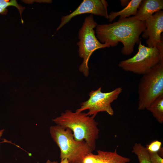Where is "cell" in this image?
I'll return each instance as SVG.
<instances>
[{
  "instance_id": "cell-16",
  "label": "cell",
  "mask_w": 163,
  "mask_h": 163,
  "mask_svg": "<svg viewBox=\"0 0 163 163\" xmlns=\"http://www.w3.org/2000/svg\"><path fill=\"white\" fill-rule=\"evenodd\" d=\"M161 144L160 141L155 140L147 145L146 148L148 151L158 153L161 148Z\"/></svg>"
},
{
  "instance_id": "cell-20",
  "label": "cell",
  "mask_w": 163,
  "mask_h": 163,
  "mask_svg": "<svg viewBox=\"0 0 163 163\" xmlns=\"http://www.w3.org/2000/svg\"><path fill=\"white\" fill-rule=\"evenodd\" d=\"M130 0H120L121 5L122 7H126L129 3Z\"/></svg>"
},
{
  "instance_id": "cell-2",
  "label": "cell",
  "mask_w": 163,
  "mask_h": 163,
  "mask_svg": "<svg viewBox=\"0 0 163 163\" xmlns=\"http://www.w3.org/2000/svg\"><path fill=\"white\" fill-rule=\"evenodd\" d=\"M95 116L67 110L52 121L57 125L70 129L75 140L85 141L93 151L96 148L100 131L98 123L94 119Z\"/></svg>"
},
{
  "instance_id": "cell-22",
  "label": "cell",
  "mask_w": 163,
  "mask_h": 163,
  "mask_svg": "<svg viewBox=\"0 0 163 163\" xmlns=\"http://www.w3.org/2000/svg\"><path fill=\"white\" fill-rule=\"evenodd\" d=\"M4 131V129L1 130H0V137H1L2 136Z\"/></svg>"
},
{
  "instance_id": "cell-6",
  "label": "cell",
  "mask_w": 163,
  "mask_h": 163,
  "mask_svg": "<svg viewBox=\"0 0 163 163\" xmlns=\"http://www.w3.org/2000/svg\"><path fill=\"white\" fill-rule=\"evenodd\" d=\"M138 49L133 57L120 62L119 67L125 71L143 75L160 63H163V53L156 47L146 46L140 41Z\"/></svg>"
},
{
  "instance_id": "cell-11",
  "label": "cell",
  "mask_w": 163,
  "mask_h": 163,
  "mask_svg": "<svg viewBox=\"0 0 163 163\" xmlns=\"http://www.w3.org/2000/svg\"><path fill=\"white\" fill-rule=\"evenodd\" d=\"M97 153L96 163H128L130 161V158L118 154L116 149L113 152L98 150Z\"/></svg>"
},
{
  "instance_id": "cell-21",
  "label": "cell",
  "mask_w": 163,
  "mask_h": 163,
  "mask_svg": "<svg viewBox=\"0 0 163 163\" xmlns=\"http://www.w3.org/2000/svg\"><path fill=\"white\" fill-rule=\"evenodd\" d=\"M8 12L6 8H3L0 7V14L2 15H6Z\"/></svg>"
},
{
  "instance_id": "cell-5",
  "label": "cell",
  "mask_w": 163,
  "mask_h": 163,
  "mask_svg": "<svg viewBox=\"0 0 163 163\" xmlns=\"http://www.w3.org/2000/svg\"><path fill=\"white\" fill-rule=\"evenodd\" d=\"M138 92L139 110L146 109L155 99L163 94V63H160L142 75Z\"/></svg>"
},
{
  "instance_id": "cell-8",
  "label": "cell",
  "mask_w": 163,
  "mask_h": 163,
  "mask_svg": "<svg viewBox=\"0 0 163 163\" xmlns=\"http://www.w3.org/2000/svg\"><path fill=\"white\" fill-rule=\"evenodd\" d=\"M146 28L142 37L147 39L146 44L149 47H156L159 49L163 46V11L156 12L145 21Z\"/></svg>"
},
{
  "instance_id": "cell-1",
  "label": "cell",
  "mask_w": 163,
  "mask_h": 163,
  "mask_svg": "<svg viewBox=\"0 0 163 163\" xmlns=\"http://www.w3.org/2000/svg\"><path fill=\"white\" fill-rule=\"evenodd\" d=\"M146 27L145 21L133 16L111 24H97L95 34L100 42L110 47L122 43L123 47L121 52L127 56L132 53L135 44L139 42L140 36Z\"/></svg>"
},
{
  "instance_id": "cell-15",
  "label": "cell",
  "mask_w": 163,
  "mask_h": 163,
  "mask_svg": "<svg viewBox=\"0 0 163 163\" xmlns=\"http://www.w3.org/2000/svg\"><path fill=\"white\" fill-rule=\"evenodd\" d=\"M11 6H14L18 9L21 17L22 13L25 8L18 4L16 0H12L10 1L7 0H0V8H6L7 7Z\"/></svg>"
},
{
  "instance_id": "cell-10",
  "label": "cell",
  "mask_w": 163,
  "mask_h": 163,
  "mask_svg": "<svg viewBox=\"0 0 163 163\" xmlns=\"http://www.w3.org/2000/svg\"><path fill=\"white\" fill-rule=\"evenodd\" d=\"M163 9V0H143L140 3L135 18L145 21L156 12Z\"/></svg>"
},
{
  "instance_id": "cell-9",
  "label": "cell",
  "mask_w": 163,
  "mask_h": 163,
  "mask_svg": "<svg viewBox=\"0 0 163 163\" xmlns=\"http://www.w3.org/2000/svg\"><path fill=\"white\" fill-rule=\"evenodd\" d=\"M108 6L107 2L105 0H84L72 12L62 17L60 24L56 31L69 22L73 17L81 14L90 13L107 19Z\"/></svg>"
},
{
  "instance_id": "cell-18",
  "label": "cell",
  "mask_w": 163,
  "mask_h": 163,
  "mask_svg": "<svg viewBox=\"0 0 163 163\" xmlns=\"http://www.w3.org/2000/svg\"><path fill=\"white\" fill-rule=\"evenodd\" d=\"M95 155L92 153L86 155L83 159L81 163H96Z\"/></svg>"
},
{
  "instance_id": "cell-4",
  "label": "cell",
  "mask_w": 163,
  "mask_h": 163,
  "mask_svg": "<svg viewBox=\"0 0 163 163\" xmlns=\"http://www.w3.org/2000/svg\"><path fill=\"white\" fill-rule=\"evenodd\" d=\"M97 25L93 15L91 14L85 18L78 32V52L79 56L83 59L79 70L85 77H88L89 74L88 62L93 53L99 49L110 47L101 43L97 38L94 29Z\"/></svg>"
},
{
  "instance_id": "cell-19",
  "label": "cell",
  "mask_w": 163,
  "mask_h": 163,
  "mask_svg": "<svg viewBox=\"0 0 163 163\" xmlns=\"http://www.w3.org/2000/svg\"><path fill=\"white\" fill-rule=\"evenodd\" d=\"M46 163H59L56 161H51L50 160H48ZM59 163H69L68 160L66 159L61 160V162Z\"/></svg>"
},
{
  "instance_id": "cell-3",
  "label": "cell",
  "mask_w": 163,
  "mask_h": 163,
  "mask_svg": "<svg viewBox=\"0 0 163 163\" xmlns=\"http://www.w3.org/2000/svg\"><path fill=\"white\" fill-rule=\"evenodd\" d=\"M49 131L51 138L60 149L61 160L66 159L69 163H81L84 157L93 151L85 141L75 140L69 128L56 125L51 126Z\"/></svg>"
},
{
  "instance_id": "cell-14",
  "label": "cell",
  "mask_w": 163,
  "mask_h": 163,
  "mask_svg": "<svg viewBox=\"0 0 163 163\" xmlns=\"http://www.w3.org/2000/svg\"><path fill=\"white\" fill-rule=\"evenodd\" d=\"M132 152L136 155L139 163H152L148 151L140 143H136L134 144Z\"/></svg>"
},
{
  "instance_id": "cell-7",
  "label": "cell",
  "mask_w": 163,
  "mask_h": 163,
  "mask_svg": "<svg viewBox=\"0 0 163 163\" xmlns=\"http://www.w3.org/2000/svg\"><path fill=\"white\" fill-rule=\"evenodd\" d=\"M101 87L96 90L91 91L89 94V98L83 102L80 107L75 112H80L88 110L86 113L90 116H96L100 112H105L110 116L113 115L114 112L111 104L118 98L123 89L119 87L111 91L103 92L101 91Z\"/></svg>"
},
{
  "instance_id": "cell-12",
  "label": "cell",
  "mask_w": 163,
  "mask_h": 163,
  "mask_svg": "<svg viewBox=\"0 0 163 163\" xmlns=\"http://www.w3.org/2000/svg\"><path fill=\"white\" fill-rule=\"evenodd\" d=\"M142 0H132L122 10L117 12L112 11L108 14L107 19L109 22H112L117 17L119 16L121 20L129 17L131 15L135 16L138 9Z\"/></svg>"
},
{
  "instance_id": "cell-13",
  "label": "cell",
  "mask_w": 163,
  "mask_h": 163,
  "mask_svg": "<svg viewBox=\"0 0 163 163\" xmlns=\"http://www.w3.org/2000/svg\"><path fill=\"white\" fill-rule=\"evenodd\" d=\"M160 124L163 123V94L155 99L146 108Z\"/></svg>"
},
{
  "instance_id": "cell-17",
  "label": "cell",
  "mask_w": 163,
  "mask_h": 163,
  "mask_svg": "<svg viewBox=\"0 0 163 163\" xmlns=\"http://www.w3.org/2000/svg\"><path fill=\"white\" fill-rule=\"evenodd\" d=\"M148 152L152 163H163V159L158 153Z\"/></svg>"
}]
</instances>
